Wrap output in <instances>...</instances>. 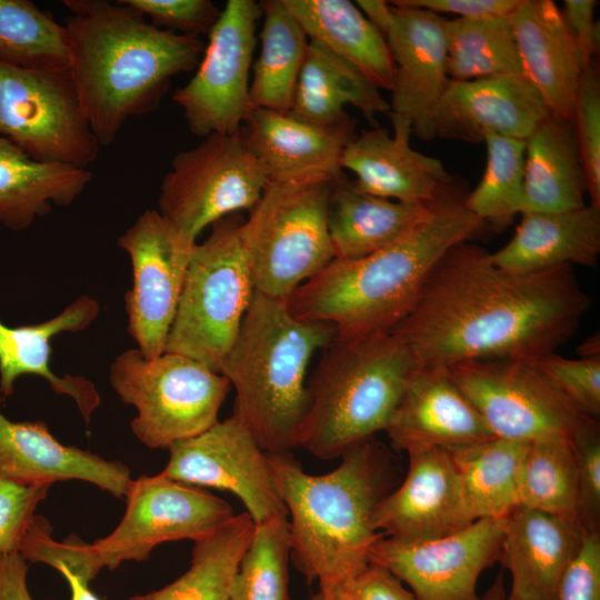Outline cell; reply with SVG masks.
Returning a JSON list of instances; mask_svg holds the SVG:
<instances>
[{
	"label": "cell",
	"mask_w": 600,
	"mask_h": 600,
	"mask_svg": "<svg viewBox=\"0 0 600 600\" xmlns=\"http://www.w3.org/2000/svg\"><path fill=\"white\" fill-rule=\"evenodd\" d=\"M581 358H600L599 334L587 338L578 348Z\"/></svg>",
	"instance_id": "11a10c76"
},
{
	"label": "cell",
	"mask_w": 600,
	"mask_h": 600,
	"mask_svg": "<svg viewBox=\"0 0 600 600\" xmlns=\"http://www.w3.org/2000/svg\"><path fill=\"white\" fill-rule=\"evenodd\" d=\"M553 600H600V531L586 532L558 580Z\"/></svg>",
	"instance_id": "7dc6e473"
},
{
	"label": "cell",
	"mask_w": 600,
	"mask_h": 600,
	"mask_svg": "<svg viewBox=\"0 0 600 600\" xmlns=\"http://www.w3.org/2000/svg\"><path fill=\"white\" fill-rule=\"evenodd\" d=\"M587 181L571 119L550 114L526 139L523 212L581 208Z\"/></svg>",
	"instance_id": "d6a6232c"
},
{
	"label": "cell",
	"mask_w": 600,
	"mask_h": 600,
	"mask_svg": "<svg viewBox=\"0 0 600 600\" xmlns=\"http://www.w3.org/2000/svg\"><path fill=\"white\" fill-rule=\"evenodd\" d=\"M160 474L196 487L229 491L254 523L288 516L267 452L233 416L169 448Z\"/></svg>",
	"instance_id": "e0dca14e"
},
{
	"label": "cell",
	"mask_w": 600,
	"mask_h": 600,
	"mask_svg": "<svg viewBox=\"0 0 600 600\" xmlns=\"http://www.w3.org/2000/svg\"><path fill=\"white\" fill-rule=\"evenodd\" d=\"M551 114L524 76L450 80L432 112L434 137L481 142L483 132L526 140Z\"/></svg>",
	"instance_id": "44dd1931"
},
{
	"label": "cell",
	"mask_w": 600,
	"mask_h": 600,
	"mask_svg": "<svg viewBox=\"0 0 600 600\" xmlns=\"http://www.w3.org/2000/svg\"><path fill=\"white\" fill-rule=\"evenodd\" d=\"M571 121L586 173L589 203L600 208V78L596 61L581 73Z\"/></svg>",
	"instance_id": "b9f144b4"
},
{
	"label": "cell",
	"mask_w": 600,
	"mask_h": 600,
	"mask_svg": "<svg viewBox=\"0 0 600 600\" xmlns=\"http://www.w3.org/2000/svg\"><path fill=\"white\" fill-rule=\"evenodd\" d=\"M243 140L263 166L269 181L338 182L346 177L341 157L356 137L357 121L317 127L289 114L252 109L246 119Z\"/></svg>",
	"instance_id": "603a6c76"
},
{
	"label": "cell",
	"mask_w": 600,
	"mask_h": 600,
	"mask_svg": "<svg viewBox=\"0 0 600 600\" xmlns=\"http://www.w3.org/2000/svg\"><path fill=\"white\" fill-rule=\"evenodd\" d=\"M346 106L358 109L371 127L378 126V113L390 111L380 90L354 66L310 41L287 114L308 124L331 127L351 117Z\"/></svg>",
	"instance_id": "f1b7e54d"
},
{
	"label": "cell",
	"mask_w": 600,
	"mask_h": 600,
	"mask_svg": "<svg viewBox=\"0 0 600 600\" xmlns=\"http://www.w3.org/2000/svg\"><path fill=\"white\" fill-rule=\"evenodd\" d=\"M589 306L571 266L513 272L464 241L441 258L411 311L390 332L406 343L417 368L533 361L566 343Z\"/></svg>",
	"instance_id": "6da1fadb"
},
{
	"label": "cell",
	"mask_w": 600,
	"mask_h": 600,
	"mask_svg": "<svg viewBox=\"0 0 600 600\" xmlns=\"http://www.w3.org/2000/svg\"><path fill=\"white\" fill-rule=\"evenodd\" d=\"M69 72L100 147L126 121L158 108L171 78L197 69L199 37L158 29L122 0H63Z\"/></svg>",
	"instance_id": "7a4b0ae2"
},
{
	"label": "cell",
	"mask_w": 600,
	"mask_h": 600,
	"mask_svg": "<svg viewBox=\"0 0 600 600\" xmlns=\"http://www.w3.org/2000/svg\"><path fill=\"white\" fill-rule=\"evenodd\" d=\"M310 41L354 66L376 88L391 91L396 79L386 38L349 0H282Z\"/></svg>",
	"instance_id": "f546056e"
},
{
	"label": "cell",
	"mask_w": 600,
	"mask_h": 600,
	"mask_svg": "<svg viewBox=\"0 0 600 600\" xmlns=\"http://www.w3.org/2000/svg\"><path fill=\"white\" fill-rule=\"evenodd\" d=\"M586 534L581 522L516 507L504 521L500 556L511 578L510 597L553 600L563 570Z\"/></svg>",
	"instance_id": "484cf974"
},
{
	"label": "cell",
	"mask_w": 600,
	"mask_h": 600,
	"mask_svg": "<svg viewBox=\"0 0 600 600\" xmlns=\"http://www.w3.org/2000/svg\"><path fill=\"white\" fill-rule=\"evenodd\" d=\"M58 571L63 576L70 587V600H100L97 594L90 590L88 581L76 576L68 569L60 568Z\"/></svg>",
	"instance_id": "db71d44e"
},
{
	"label": "cell",
	"mask_w": 600,
	"mask_h": 600,
	"mask_svg": "<svg viewBox=\"0 0 600 600\" xmlns=\"http://www.w3.org/2000/svg\"><path fill=\"white\" fill-rule=\"evenodd\" d=\"M269 182L241 133L209 134L178 152L162 179L158 211L187 238L219 219L250 211Z\"/></svg>",
	"instance_id": "8fae6325"
},
{
	"label": "cell",
	"mask_w": 600,
	"mask_h": 600,
	"mask_svg": "<svg viewBox=\"0 0 600 600\" xmlns=\"http://www.w3.org/2000/svg\"><path fill=\"white\" fill-rule=\"evenodd\" d=\"M386 41L396 66L390 111L409 119L421 140L434 138L432 112L446 91V19L434 12L390 1Z\"/></svg>",
	"instance_id": "d6986e66"
},
{
	"label": "cell",
	"mask_w": 600,
	"mask_h": 600,
	"mask_svg": "<svg viewBox=\"0 0 600 600\" xmlns=\"http://www.w3.org/2000/svg\"><path fill=\"white\" fill-rule=\"evenodd\" d=\"M334 600H418L404 584L387 569L369 563L344 586Z\"/></svg>",
	"instance_id": "c3c4849f"
},
{
	"label": "cell",
	"mask_w": 600,
	"mask_h": 600,
	"mask_svg": "<svg viewBox=\"0 0 600 600\" xmlns=\"http://www.w3.org/2000/svg\"><path fill=\"white\" fill-rule=\"evenodd\" d=\"M503 600H520V599H516V598H512V597H510V596H508V597L506 596V597L503 598Z\"/></svg>",
	"instance_id": "680465c9"
},
{
	"label": "cell",
	"mask_w": 600,
	"mask_h": 600,
	"mask_svg": "<svg viewBox=\"0 0 600 600\" xmlns=\"http://www.w3.org/2000/svg\"><path fill=\"white\" fill-rule=\"evenodd\" d=\"M371 24L384 37L392 18V6L382 0H358L354 2Z\"/></svg>",
	"instance_id": "f5cc1de1"
},
{
	"label": "cell",
	"mask_w": 600,
	"mask_h": 600,
	"mask_svg": "<svg viewBox=\"0 0 600 600\" xmlns=\"http://www.w3.org/2000/svg\"><path fill=\"white\" fill-rule=\"evenodd\" d=\"M448 371L496 438L571 440L587 418L532 361L470 360Z\"/></svg>",
	"instance_id": "4fadbf2b"
},
{
	"label": "cell",
	"mask_w": 600,
	"mask_h": 600,
	"mask_svg": "<svg viewBox=\"0 0 600 600\" xmlns=\"http://www.w3.org/2000/svg\"><path fill=\"white\" fill-rule=\"evenodd\" d=\"M27 572V560L19 552L0 553V600H33Z\"/></svg>",
	"instance_id": "816d5d0a"
},
{
	"label": "cell",
	"mask_w": 600,
	"mask_h": 600,
	"mask_svg": "<svg viewBox=\"0 0 600 600\" xmlns=\"http://www.w3.org/2000/svg\"><path fill=\"white\" fill-rule=\"evenodd\" d=\"M594 0H566L561 10L564 22L580 54L583 70L599 53L600 29L594 20Z\"/></svg>",
	"instance_id": "681fc988"
},
{
	"label": "cell",
	"mask_w": 600,
	"mask_h": 600,
	"mask_svg": "<svg viewBox=\"0 0 600 600\" xmlns=\"http://www.w3.org/2000/svg\"><path fill=\"white\" fill-rule=\"evenodd\" d=\"M0 137L32 159L79 168L100 149L69 70L0 62Z\"/></svg>",
	"instance_id": "7c38bea8"
},
{
	"label": "cell",
	"mask_w": 600,
	"mask_h": 600,
	"mask_svg": "<svg viewBox=\"0 0 600 600\" xmlns=\"http://www.w3.org/2000/svg\"><path fill=\"white\" fill-rule=\"evenodd\" d=\"M267 456L290 516L292 562L308 583L318 582L323 600H334L384 537L373 529L372 514L389 493L388 457L371 439L347 450L329 473L313 476L291 451Z\"/></svg>",
	"instance_id": "277c9868"
},
{
	"label": "cell",
	"mask_w": 600,
	"mask_h": 600,
	"mask_svg": "<svg viewBox=\"0 0 600 600\" xmlns=\"http://www.w3.org/2000/svg\"><path fill=\"white\" fill-rule=\"evenodd\" d=\"M158 29L183 36H209L221 10L210 0H122Z\"/></svg>",
	"instance_id": "f6af8a7d"
},
{
	"label": "cell",
	"mask_w": 600,
	"mask_h": 600,
	"mask_svg": "<svg viewBox=\"0 0 600 600\" xmlns=\"http://www.w3.org/2000/svg\"><path fill=\"white\" fill-rule=\"evenodd\" d=\"M506 597V590L503 586V577L500 572L496 578L494 582L491 584L489 590L483 594L484 600H503Z\"/></svg>",
	"instance_id": "9f6ffc18"
},
{
	"label": "cell",
	"mask_w": 600,
	"mask_h": 600,
	"mask_svg": "<svg viewBox=\"0 0 600 600\" xmlns=\"http://www.w3.org/2000/svg\"><path fill=\"white\" fill-rule=\"evenodd\" d=\"M486 169L466 197L468 210L497 230L510 224L524 206L526 140L483 132Z\"/></svg>",
	"instance_id": "ab89813d"
},
{
	"label": "cell",
	"mask_w": 600,
	"mask_h": 600,
	"mask_svg": "<svg viewBox=\"0 0 600 600\" xmlns=\"http://www.w3.org/2000/svg\"><path fill=\"white\" fill-rule=\"evenodd\" d=\"M454 182L403 237L361 259H333L287 299L303 321L327 322L338 336L390 332L413 308L433 268L484 223Z\"/></svg>",
	"instance_id": "3957f363"
},
{
	"label": "cell",
	"mask_w": 600,
	"mask_h": 600,
	"mask_svg": "<svg viewBox=\"0 0 600 600\" xmlns=\"http://www.w3.org/2000/svg\"><path fill=\"white\" fill-rule=\"evenodd\" d=\"M600 254V208L590 203L560 212H523L513 237L490 253L497 267L533 272L562 266L596 267Z\"/></svg>",
	"instance_id": "83f0119b"
},
{
	"label": "cell",
	"mask_w": 600,
	"mask_h": 600,
	"mask_svg": "<svg viewBox=\"0 0 600 600\" xmlns=\"http://www.w3.org/2000/svg\"><path fill=\"white\" fill-rule=\"evenodd\" d=\"M0 394V403L2 401ZM0 479L21 484L81 480L124 497L131 476L120 461L57 440L43 421L16 422L0 410Z\"/></svg>",
	"instance_id": "cb8c5ba5"
},
{
	"label": "cell",
	"mask_w": 600,
	"mask_h": 600,
	"mask_svg": "<svg viewBox=\"0 0 600 600\" xmlns=\"http://www.w3.org/2000/svg\"><path fill=\"white\" fill-rule=\"evenodd\" d=\"M124 514L108 536L87 543L67 538L68 568L90 582L103 568L147 560L159 544L201 539L234 516L223 499L160 473L132 479L124 494Z\"/></svg>",
	"instance_id": "9c48e42d"
},
{
	"label": "cell",
	"mask_w": 600,
	"mask_h": 600,
	"mask_svg": "<svg viewBox=\"0 0 600 600\" xmlns=\"http://www.w3.org/2000/svg\"><path fill=\"white\" fill-rule=\"evenodd\" d=\"M504 519H479L448 536L421 542L382 537L370 563L390 571L418 600H484L477 584L500 556Z\"/></svg>",
	"instance_id": "2e32d148"
},
{
	"label": "cell",
	"mask_w": 600,
	"mask_h": 600,
	"mask_svg": "<svg viewBox=\"0 0 600 600\" xmlns=\"http://www.w3.org/2000/svg\"><path fill=\"white\" fill-rule=\"evenodd\" d=\"M254 522L234 514L212 533L194 541L188 570L171 583L126 600H229V589L249 544Z\"/></svg>",
	"instance_id": "d590c367"
},
{
	"label": "cell",
	"mask_w": 600,
	"mask_h": 600,
	"mask_svg": "<svg viewBox=\"0 0 600 600\" xmlns=\"http://www.w3.org/2000/svg\"><path fill=\"white\" fill-rule=\"evenodd\" d=\"M0 62L41 70H69L67 31L28 0H0Z\"/></svg>",
	"instance_id": "74e56055"
},
{
	"label": "cell",
	"mask_w": 600,
	"mask_h": 600,
	"mask_svg": "<svg viewBox=\"0 0 600 600\" xmlns=\"http://www.w3.org/2000/svg\"><path fill=\"white\" fill-rule=\"evenodd\" d=\"M310 600H323L321 594L319 592H317L316 594H313Z\"/></svg>",
	"instance_id": "6f0895ef"
},
{
	"label": "cell",
	"mask_w": 600,
	"mask_h": 600,
	"mask_svg": "<svg viewBox=\"0 0 600 600\" xmlns=\"http://www.w3.org/2000/svg\"><path fill=\"white\" fill-rule=\"evenodd\" d=\"M52 484H21L0 479V553L19 552L38 504Z\"/></svg>",
	"instance_id": "bcb514c9"
},
{
	"label": "cell",
	"mask_w": 600,
	"mask_h": 600,
	"mask_svg": "<svg viewBox=\"0 0 600 600\" xmlns=\"http://www.w3.org/2000/svg\"><path fill=\"white\" fill-rule=\"evenodd\" d=\"M288 516L254 523L253 532L232 577L229 600H291Z\"/></svg>",
	"instance_id": "60d3db41"
},
{
	"label": "cell",
	"mask_w": 600,
	"mask_h": 600,
	"mask_svg": "<svg viewBox=\"0 0 600 600\" xmlns=\"http://www.w3.org/2000/svg\"><path fill=\"white\" fill-rule=\"evenodd\" d=\"M331 181H269L242 224L254 290L287 299L334 253L328 229Z\"/></svg>",
	"instance_id": "ba28073f"
},
{
	"label": "cell",
	"mask_w": 600,
	"mask_h": 600,
	"mask_svg": "<svg viewBox=\"0 0 600 600\" xmlns=\"http://www.w3.org/2000/svg\"><path fill=\"white\" fill-rule=\"evenodd\" d=\"M444 29L450 80L523 76L508 16L446 19Z\"/></svg>",
	"instance_id": "8d00e7d4"
},
{
	"label": "cell",
	"mask_w": 600,
	"mask_h": 600,
	"mask_svg": "<svg viewBox=\"0 0 600 600\" xmlns=\"http://www.w3.org/2000/svg\"><path fill=\"white\" fill-rule=\"evenodd\" d=\"M527 444L494 437L450 451L471 522L504 519L519 506V470Z\"/></svg>",
	"instance_id": "e575fe53"
},
{
	"label": "cell",
	"mask_w": 600,
	"mask_h": 600,
	"mask_svg": "<svg viewBox=\"0 0 600 600\" xmlns=\"http://www.w3.org/2000/svg\"><path fill=\"white\" fill-rule=\"evenodd\" d=\"M416 368L406 343L391 332L336 334L307 382L300 447L330 460L384 431Z\"/></svg>",
	"instance_id": "8992f818"
},
{
	"label": "cell",
	"mask_w": 600,
	"mask_h": 600,
	"mask_svg": "<svg viewBox=\"0 0 600 600\" xmlns=\"http://www.w3.org/2000/svg\"><path fill=\"white\" fill-rule=\"evenodd\" d=\"M100 312L99 302L90 296H81L69 303L59 314L43 322L9 327L0 319V394L10 397L20 376L34 374L43 378L58 394L70 397L77 404L86 424L100 404V394L90 380L80 376H59L51 362V340L63 332L87 329Z\"/></svg>",
	"instance_id": "4316f807"
},
{
	"label": "cell",
	"mask_w": 600,
	"mask_h": 600,
	"mask_svg": "<svg viewBox=\"0 0 600 600\" xmlns=\"http://www.w3.org/2000/svg\"><path fill=\"white\" fill-rule=\"evenodd\" d=\"M388 114L392 134L379 126L361 130L346 147L341 167L354 173L352 183L362 192L407 203H431L453 179L441 160L411 147L409 119Z\"/></svg>",
	"instance_id": "ffe728a7"
},
{
	"label": "cell",
	"mask_w": 600,
	"mask_h": 600,
	"mask_svg": "<svg viewBox=\"0 0 600 600\" xmlns=\"http://www.w3.org/2000/svg\"><path fill=\"white\" fill-rule=\"evenodd\" d=\"M238 213L212 223L187 270L164 352L194 359L219 372L256 293Z\"/></svg>",
	"instance_id": "52a82bcc"
},
{
	"label": "cell",
	"mask_w": 600,
	"mask_h": 600,
	"mask_svg": "<svg viewBox=\"0 0 600 600\" xmlns=\"http://www.w3.org/2000/svg\"><path fill=\"white\" fill-rule=\"evenodd\" d=\"M571 444L578 484V518L586 532L600 527V431L593 418H584Z\"/></svg>",
	"instance_id": "ee69618b"
},
{
	"label": "cell",
	"mask_w": 600,
	"mask_h": 600,
	"mask_svg": "<svg viewBox=\"0 0 600 600\" xmlns=\"http://www.w3.org/2000/svg\"><path fill=\"white\" fill-rule=\"evenodd\" d=\"M259 6L263 19L250 80L251 106L287 114L310 40L282 0H262Z\"/></svg>",
	"instance_id": "836d02e7"
},
{
	"label": "cell",
	"mask_w": 600,
	"mask_h": 600,
	"mask_svg": "<svg viewBox=\"0 0 600 600\" xmlns=\"http://www.w3.org/2000/svg\"><path fill=\"white\" fill-rule=\"evenodd\" d=\"M337 330L294 318L286 299L256 292L219 373L234 389L232 416L270 453L300 447L309 410L311 357Z\"/></svg>",
	"instance_id": "5b68a950"
},
{
	"label": "cell",
	"mask_w": 600,
	"mask_h": 600,
	"mask_svg": "<svg viewBox=\"0 0 600 600\" xmlns=\"http://www.w3.org/2000/svg\"><path fill=\"white\" fill-rule=\"evenodd\" d=\"M430 204L376 197L358 190L348 178L336 182L328 211L334 259L357 260L388 247L419 223Z\"/></svg>",
	"instance_id": "4dcf8cb0"
},
{
	"label": "cell",
	"mask_w": 600,
	"mask_h": 600,
	"mask_svg": "<svg viewBox=\"0 0 600 600\" xmlns=\"http://www.w3.org/2000/svg\"><path fill=\"white\" fill-rule=\"evenodd\" d=\"M109 381L136 409L132 433L151 449H169L213 427L231 389L224 376L194 359L172 352L147 359L137 348L116 357Z\"/></svg>",
	"instance_id": "30bf717a"
},
{
	"label": "cell",
	"mask_w": 600,
	"mask_h": 600,
	"mask_svg": "<svg viewBox=\"0 0 600 600\" xmlns=\"http://www.w3.org/2000/svg\"><path fill=\"white\" fill-rule=\"evenodd\" d=\"M397 450L454 451L494 438L448 368H416L384 430Z\"/></svg>",
	"instance_id": "7402d4cb"
},
{
	"label": "cell",
	"mask_w": 600,
	"mask_h": 600,
	"mask_svg": "<svg viewBox=\"0 0 600 600\" xmlns=\"http://www.w3.org/2000/svg\"><path fill=\"white\" fill-rule=\"evenodd\" d=\"M91 179L87 168L32 159L0 137V223L24 230L53 206L73 203Z\"/></svg>",
	"instance_id": "1f68e13d"
},
{
	"label": "cell",
	"mask_w": 600,
	"mask_h": 600,
	"mask_svg": "<svg viewBox=\"0 0 600 600\" xmlns=\"http://www.w3.org/2000/svg\"><path fill=\"white\" fill-rule=\"evenodd\" d=\"M196 244L157 209H146L118 238L132 268L128 332L147 359L164 352Z\"/></svg>",
	"instance_id": "9a60e30c"
},
{
	"label": "cell",
	"mask_w": 600,
	"mask_h": 600,
	"mask_svg": "<svg viewBox=\"0 0 600 600\" xmlns=\"http://www.w3.org/2000/svg\"><path fill=\"white\" fill-rule=\"evenodd\" d=\"M518 496L519 506L579 520L571 440L547 439L527 444L519 470Z\"/></svg>",
	"instance_id": "f35d334b"
},
{
	"label": "cell",
	"mask_w": 600,
	"mask_h": 600,
	"mask_svg": "<svg viewBox=\"0 0 600 600\" xmlns=\"http://www.w3.org/2000/svg\"><path fill=\"white\" fill-rule=\"evenodd\" d=\"M508 18L522 74L551 114L571 119L583 66L561 9L552 0H519Z\"/></svg>",
	"instance_id": "d4e9b609"
},
{
	"label": "cell",
	"mask_w": 600,
	"mask_h": 600,
	"mask_svg": "<svg viewBox=\"0 0 600 600\" xmlns=\"http://www.w3.org/2000/svg\"><path fill=\"white\" fill-rule=\"evenodd\" d=\"M393 3L420 8L437 14L452 13L471 19L489 16H508L519 0H397Z\"/></svg>",
	"instance_id": "f907efd6"
},
{
	"label": "cell",
	"mask_w": 600,
	"mask_h": 600,
	"mask_svg": "<svg viewBox=\"0 0 600 600\" xmlns=\"http://www.w3.org/2000/svg\"><path fill=\"white\" fill-rule=\"evenodd\" d=\"M584 416L600 414V358L570 359L556 352L532 361Z\"/></svg>",
	"instance_id": "7bdbcfd3"
},
{
	"label": "cell",
	"mask_w": 600,
	"mask_h": 600,
	"mask_svg": "<svg viewBox=\"0 0 600 600\" xmlns=\"http://www.w3.org/2000/svg\"><path fill=\"white\" fill-rule=\"evenodd\" d=\"M260 18L259 2L228 0L193 77L173 92L193 134L240 133L252 110L250 70Z\"/></svg>",
	"instance_id": "5bb4252c"
},
{
	"label": "cell",
	"mask_w": 600,
	"mask_h": 600,
	"mask_svg": "<svg viewBox=\"0 0 600 600\" xmlns=\"http://www.w3.org/2000/svg\"><path fill=\"white\" fill-rule=\"evenodd\" d=\"M408 472L372 514V527L389 538L421 542L472 523L466 512L459 476L450 451L423 448L407 452Z\"/></svg>",
	"instance_id": "ac0fdd59"
}]
</instances>
